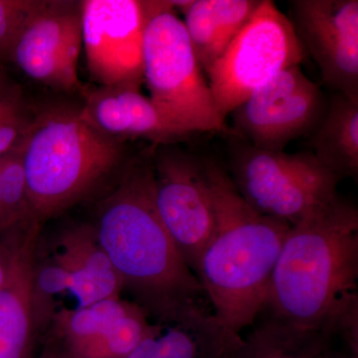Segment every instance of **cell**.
<instances>
[{
	"label": "cell",
	"instance_id": "6da1fadb",
	"mask_svg": "<svg viewBox=\"0 0 358 358\" xmlns=\"http://www.w3.org/2000/svg\"><path fill=\"white\" fill-rule=\"evenodd\" d=\"M155 145L127 160L96 206V239L134 303L155 322L211 307L183 260L155 199Z\"/></svg>",
	"mask_w": 358,
	"mask_h": 358
},
{
	"label": "cell",
	"instance_id": "7a4b0ae2",
	"mask_svg": "<svg viewBox=\"0 0 358 358\" xmlns=\"http://www.w3.org/2000/svg\"><path fill=\"white\" fill-rule=\"evenodd\" d=\"M215 211V229L196 275L214 315L240 334L263 310L268 282L291 225L263 215L237 192L227 169L203 157Z\"/></svg>",
	"mask_w": 358,
	"mask_h": 358
},
{
	"label": "cell",
	"instance_id": "3957f363",
	"mask_svg": "<svg viewBox=\"0 0 358 358\" xmlns=\"http://www.w3.org/2000/svg\"><path fill=\"white\" fill-rule=\"evenodd\" d=\"M358 210L339 196L291 226L261 313L303 327L357 298Z\"/></svg>",
	"mask_w": 358,
	"mask_h": 358
},
{
	"label": "cell",
	"instance_id": "277c9868",
	"mask_svg": "<svg viewBox=\"0 0 358 358\" xmlns=\"http://www.w3.org/2000/svg\"><path fill=\"white\" fill-rule=\"evenodd\" d=\"M21 152L33 217L40 225L93 194L128 160L124 143L99 133L79 110L63 107L33 117Z\"/></svg>",
	"mask_w": 358,
	"mask_h": 358
},
{
	"label": "cell",
	"instance_id": "5b68a950",
	"mask_svg": "<svg viewBox=\"0 0 358 358\" xmlns=\"http://www.w3.org/2000/svg\"><path fill=\"white\" fill-rule=\"evenodd\" d=\"M171 0L150 18L143 42V83L160 114L183 136L222 133L232 128L219 114L183 20Z\"/></svg>",
	"mask_w": 358,
	"mask_h": 358
},
{
	"label": "cell",
	"instance_id": "8992f818",
	"mask_svg": "<svg viewBox=\"0 0 358 358\" xmlns=\"http://www.w3.org/2000/svg\"><path fill=\"white\" fill-rule=\"evenodd\" d=\"M122 286L91 224L71 226L42 242L33 253L32 310L35 327L106 299L121 296Z\"/></svg>",
	"mask_w": 358,
	"mask_h": 358
},
{
	"label": "cell",
	"instance_id": "52a82bcc",
	"mask_svg": "<svg viewBox=\"0 0 358 358\" xmlns=\"http://www.w3.org/2000/svg\"><path fill=\"white\" fill-rule=\"evenodd\" d=\"M227 171L237 192L257 212L296 225L341 195L339 179L313 154L252 147L230 138Z\"/></svg>",
	"mask_w": 358,
	"mask_h": 358
},
{
	"label": "cell",
	"instance_id": "ba28073f",
	"mask_svg": "<svg viewBox=\"0 0 358 358\" xmlns=\"http://www.w3.org/2000/svg\"><path fill=\"white\" fill-rule=\"evenodd\" d=\"M307 52L288 16L271 0L255 13L206 73L214 102L224 120L254 90L286 68L301 65Z\"/></svg>",
	"mask_w": 358,
	"mask_h": 358
},
{
	"label": "cell",
	"instance_id": "9c48e42d",
	"mask_svg": "<svg viewBox=\"0 0 358 358\" xmlns=\"http://www.w3.org/2000/svg\"><path fill=\"white\" fill-rule=\"evenodd\" d=\"M162 0H83L82 42L90 76L100 86L141 90L143 42Z\"/></svg>",
	"mask_w": 358,
	"mask_h": 358
},
{
	"label": "cell",
	"instance_id": "30bf717a",
	"mask_svg": "<svg viewBox=\"0 0 358 358\" xmlns=\"http://www.w3.org/2000/svg\"><path fill=\"white\" fill-rule=\"evenodd\" d=\"M154 169L155 199L160 218L195 274L216 224L203 157L188 154L174 143L155 145Z\"/></svg>",
	"mask_w": 358,
	"mask_h": 358
},
{
	"label": "cell",
	"instance_id": "8fae6325",
	"mask_svg": "<svg viewBox=\"0 0 358 358\" xmlns=\"http://www.w3.org/2000/svg\"><path fill=\"white\" fill-rule=\"evenodd\" d=\"M324 114L322 91L301 65L275 74L231 113L235 138L270 152H284L291 141L315 131Z\"/></svg>",
	"mask_w": 358,
	"mask_h": 358
},
{
	"label": "cell",
	"instance_id": "7c38bea8",
	"mask_svg": "<svg viewBox=\"0 0 358 358\" xmlns=\"http://www.w3.org/2000/svg\"><path fill=\"white\" fill-rule=\"evenodd\" d=\"M82 48L80 1L46 0L21 31L9 62L52 89L85 94L78 76Z\"/></svg>",
	"mask_w": 358,
	"mask_h": 358
},
{
	"label": "cell",
	"instance_id": "4fadbf2b",
	"mask_svg": "<svg viewBox=\"0 0 358 358\" xmlns=\"http://www.w3.org/2000/svg\"><path fill=\"white\" fill-rule=\"evenodd\" d=\"M294 29L322 80L358 102L357 0H293Z\"/></svg>",
	"mask_w": 358,
	"mask_h": 358
},
{
	"label": "cell",
	"instance_id": "5bb4252c",
	"mask_svg": "<svg viewBox=\"0 0 358 358\" xmlns=\"http://www.w3.org/2000/svg\"><path fill=\"white\" fill-rule=\"evenodd\" d=\"M152 326L143 308L115 296L59 315L51 322L47 339L68 358H124Z\"/></svg>",
	"mask_w": 358,
	"mask_h": 358
},
{
	"label": "cell",
	"instance_id": "9a60e30c",
	"mask_svg": "<svg viewBox=\"0 0 358 358\" xmlns=\"http://www.w3.org/2000/svg\"><path fill=\"white\" fill-rule=\"evenodd\" d=\"M358 350V299L313 327L261 313L228 358H345Z\"/></svg>",
	"mask_w": 358,
	"mask_h": 358
},
{
	"label": "cell",
	"instance_id": "2e32d148",
	"mask_svg": "<svg viewBox=\"0 0 358 358\" xmlns=\"http://www.w3.org/2000/svg\"><path fill=\"white\" fill-rule=\"evenodd\" d=\"M80 117L99 133L124 143L143 138L154 145H169L182 134L171 126L141 90L100 86L85 94Z\"/></svg>",
	"mask_w": 358,
	"mask_h": 358
},
{
	"label": "cell",
	"instance_id": "e0dca14e",
	"mask_svg": "<svg viewBox=\"0 0 358 358\" xmlns=\"http://www.w3.org/2000/svg\"><path fill=\"white\" fill-rule=\"evenodd\" d=\"M41 225L7 237L13 245L8 279L0 289V358H32L37 331L32 310V264Z\"/></svg>",
	"mask_w": 358,
	"mask_h": 358
},
{
	"label": "cell",
	"instance_id": "ac0fdd59",
	"mask_svg": "<svg viewBox=\"0 0 358 358\" xmlns=\"http://www.w3.org/2000/svg\"><path fill=\"white\" fill-rule=\"evenodd\" d=\"M157 322L159 333L148 358H228L243 339L211 307L190 308Z\"/></svg>",
	"mask_w": 358,
	"mask_h": 358
},
{
	"label": "cell",
	"instance_id": "d6986e66",
	"mask_svg": "<svg viewBox=\"0 0 358 358\" xmlns=\"http://www.w3.org/2000/svg\"><path fill=\"white\" fill-rule=\"evenodd\" d=\"M261 0H193L185 11L186 32L205 74L255 13Z\"/></svg>",
	"mask_w": 358,
	"mask_h": 358
},
{
	"label": "cell",
	"instance_id": "ffe728a7",
	"mask_svg": "<svg viewBox=\"0 0 358 358\" xmlns=\"http://www.w3.org/2000/svg\"><path fill=\"white\" fill-rule=\"evenodd\" d=\"M313 155L343 180L358 174V102L334 95L313 136Z\"/></svg>",
	"mask_w": 358,
	"mask_h": 358
},
{
	"label": "cell",
	"instance_id": "44dd1931",
	"mask_svg": "<svg viewBox=\"0 0 358 358\" xmlns=\"http://www.w3.org/2000/svg\"><path fill=\"white\" fill-rule=\"evenodd\" d=\"M34 224L39 223L33 217L20 145L6 154L0 171V233L7 236Z\"/></svg>",
	"mask_w": 358,
	"mask_h": 358
},
{
	"label": "cell",
	"instance_id": "7402d4cb",
	"mask_svg": "<svg viewBox=\"0 0 358 358\" xmlns=\"http://www.w3.org/2000/svg\"><path fill=\"white\" fill-rule=\"evenodd\" d=\"M32 120L22 90L9 79L0 88V157L22 145Z\"/></svg>",
	"mask_w": 358,
	"mask_h": 358
},
{
	"label": "cell",
	"instance_id": "603a6c76",
	"mask_svg": "<svg viewBox=\"0 0 358 358\" xmlns=\"http://www.w3.org/2000/svg\"><path fill=\"white\" fill-rule=\"evenodd\" d=\"M46 0H0V62H9L23 28Z\"/></svg>",
	"mask_w": 358,
	"mask_h": 358
},
{
	"label": "cell",
	"instance_id": "cb8c5ba5",
	"mask_svg": "<svg viewBox=\"0 0 358 358\" xmlns=\"http://www.w3.org/2000/svg\"><path fill=\"white\" fill-rule=\"evenodd\" d=\"M11 260H13V245L10 240L6 238L0 243V289L6 285L10 272Z\"/></svg>",
	"mask_w": 358,
	"mask_h": 358
},
{
	"label": "cell",
	"instance_id": "d4e9b609",
	"mask_svg": "<svg viewBox=\"0 0 358 358\" xmlns=\"http://www.w3.org/2000/svg\"><path fill=\"white\" fill-rule=\"evenodd\" d=\"M32 358H68L57 345H54L50 341L47 339L43 346V350L37 357Z\"/></svg>",
	"mask_w": 358,
	"mask_h": 358
},
{
	"label": "cell",
	"instance_id": "484cf974",
	"mask_svg": "<svg viewBox=\"0 0 358 358\" xmlns=\"http://www.w3.org/2000/svg\"><path fill=\"white\" fill-rule=\"evenodd\" d=\"M4 63L0 62V88L8 81L9 78L7 76L6 69H4Z\"/></svg>",
	"mask_w": 358,
	"mask_h": 358
},
{
	"label": "cell",
	"instance_id": "4316f807",
	"mask_svg": "<svg viewBox=\"0 0 358 358\" xmlns=\"http://www.w3.org/2000/svg\"><path fill=\"white\" fill-rule=\"evenodd\" d=\"M345 358H358V350H350Z\"/></svg>",
	"mask_w": 358,
	"mask_h": 358
},
{
	"label": "cell",
	"instance_id": "83f0119b",
	"mask_svg": "<svg viewBox=\"0 0 358 358\" xmlns=\"http://www.w3.org/2000/svg\"><path fill=\"white\" fill-rule=\"evenodd\" d=\"M6 155H2V157H0V171H1V167L2 164H3L4 162V157H6Z\"/></svg>",
	"mask_w": 358,
	"mask_h": 358
}]
</instances>
